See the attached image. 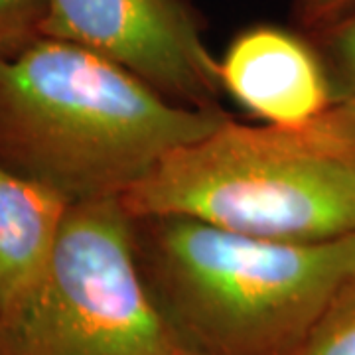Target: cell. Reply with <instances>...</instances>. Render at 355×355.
Instances as JSON below:
<instances>
[{
	"mask_svg": "<svg viewBox=\"0 0 355 355\" xmlns=\"http://www.w3.org/2000/svg\"><path fill=\"white\" fill-rule=\"evenodd\" d=\"M132 217L182 216L263 239L355 235V101L304 125L225 116L172 150L121 200Z\"/></svg>",
	"mask_w": 355,
	"mask_h": 355,
	"instance_id": "cell-3",
	"label": "cell"
},
{
	"mask_svg": "<svg viewBox=\"0 0 355 355\" xmlns=\"http://www.w3.org/2000/svg\"><path fill=\"white\" fill-rule=\"evenodd\" d=\"M330 55L340 81V99L355 101V14L331 34Z\"/></svg>",
	"mask_w": 355,
	"mask_h": 355,
	"instance_id": "cell-10",
	"label": "cell"
},
{
	"mask_svg": "<svg viewBox=\"0 0 355 355\" xmlns=\"http://www.w3.org/2000/svg\"><path fill=\"white\" fill-rule=\"evenodd\" d=\"M180 355H205V354H200V352H193V349H188V347H184Z\"/></svg>",
	"mask_w": 355,
	"mask_h": 355,
	"instance_id": "cell-12",
	"label": "cell"
},
{
	"mask_svg": "<svg viewBox=\"0 0 355 355\" xmlns=\"http://www.w3.org/2000/svg\"><path fill=\"white\" fill-rule=\"evenodd\" d=\"M292 355H355V280L336 296Z\"/></svg>",
	"mask_w": 355,
	"mask_h": 355,
	"instance_id": "cell-8",
	"label": "cell"
},
{
	"mask_svg": "<svg viewBox=\"0 0 355 355\" xmlns=\"http://www.w3.org/2000/svg\"><path fill=\"white\" fill-rule=\"evenodd\" d=\"M48 0H0V58H10L42 38Z\"/></svg>",
	"mask_w": 355,
	"mask_h": 355,
	"instance_id": "cell-9",
	"label": "cell"
},
{
	"mask_svg": "<svg viewBox=\"0 0 355 355\" xmlns=\"http://www.w3.org/2000/svg\"><path fill=\"white\" fill-rule=\"evenodd\" d=\"M121 200L69 205L36 288L0 320V355H180Z\"/></svg>",
	"mask_w": 355,
	"mask_h": 355,
	"instance_id": "cell-4",
	"label": "cell"
},
{
	"mask_svg": "<svg viewBox=\"0 0 355 355\" xmlns=\"http://www.w3.org/2000/svg\"><path fill=\"white\" fill-rule=\"evenodd\" d=\"M42 38L95 51L172 101L219 107V60L182 0H48Z\"/></svg>",
	"mask_w": 355,
	"mask_h": 355,
	"instance_id": "cell-5",
	"label": "cell"
},
{
	"mask_svg": "<svg viewBox=\"0 0 355 355\" xmlns=\"http://www.w3.org/2000/svg\"><path fill=\"white\" fill-rule=\"evenodd\" d=\"M69 205L0 166V320L36 288Z\"/></svg>",
	"mask_w": 355,
	"mask_h": 355,
	"instance_id": "cell-7",
	"label": "cell"
},
{
	"mask_svg": "<svg viewBox=\"0 0 355 355\" xmlns=\"http://www.w3.org/2000/svg\"><path fill=\"white\" fill-rule=\"evenodd\" d=\"M225 116L172 101L71 42L38 38L0 58V166L67 205L123 200Z\"/></svg>",
	"mask_w": 355,
	"mask_h": 355,
	"instance_id": "cell-1",
	"label": "cell"
},
{
	"mask_svg": "<svg viewBox=\"0 0 355 355\" xmlns=\"http://www.w3.org/2000/svg\"><path fill=\"white\" fill-rule=\"evenodd\" d=\"M221 87L266 125H304L338 103L328 67L291 32L261 26L219 60Z\"/></svg>",
	"mask_w": 355,
	"mask_h": 355,
	"instance_id": "cell-6",
	"label": "cell"
},
{
	"mask_svg": "<svg viewBox=\"0 0 355 355\" xmlns=\"http://www.w3.org/2000/svg\"><path fill=\"white\" fill-rule=\"evenodd\" d=\"M132 219L154 300L200 354L292 355L355 280V235L275 241L191 217Z\"/></svg>",
	"mask_w": 355,
	"mask_h": 355,
	"instance_id": "cell-2",
	"label": "cell"
},
{
	"mask_svg": "<svg viewBox=\"0 0 355 355\" xmlns=\"http://www.w3.org/2000/svg\"><path fill=\"white\" fill-rule=\"evenodd\" d=\"M355 0H300V12L308 24H322L345 14Z\"/></svg>",
	"mask_w": 355,
	"mask_h": 355,
	"instance_id": "cell-11",
	"label": "cell"
}]
</instances>
